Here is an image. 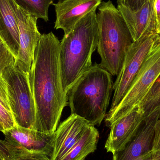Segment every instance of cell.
Wrapping results in <instances>:
<instances>
[{"label":"cell","mask_w":160,"mask_h":160,"mask_svg":"<svg viewBox=\"0 0 160 160\" xmlns=\"http://www.w3.org/2000/svg\"><path fill=\"white\" fill-rule=\"evenodd\" d=\"M156 32L157 33L160 35V19L157 25V29H156Z\"/></svg>","instance_id":"obj_28"},{"label":"cell","mask_w":160,"mask_h":160,"mask_svg":"<svg viewBox=\"0 0 160 160\" xmlns=\"http://www.w3.org/2000/svg\"><path fill=\"white\" fill-rule=\"evenodd\" d=\"M12 160H50V158L42 153L22 151Z\"/></svg>","instance_id":"obj_21"},{"label":"cell","mask_w":160,"mask_h":160,"mask_svg":"<svg viewBox=\"0 0 160 160\" xmlns=\"http://www.w3.org/2000/svg\"><path fill=\"white\" fill-rule=\"evenodd\" d=\"M15 57L0 39V76L8 67L14 65Z\"/></svg>","instance_id":"obj_19"},{"label":"cell","mask_w":160,"mask_h":160,"mask_svg":"<svg viewBox=\"0 0 160 160\" xmlns=\"http://www.w3.org/2000/svg\"><path fill=\"white\" fill-rule=\"evenodd\" d=\"M160 76V44L148 53L119 104L107 113L105 118L107 126L110 127L115 121L137 109Z\"/></svg>","instance_id":"obj_6"},{"label":"cell","mask_w":160,"mask_h":160,"mask_svg":"<svg viewBox=\"0 0 160 160\" xmlns=\"http://www.w3.org/2000/svg\"><path fill=\"white\" fill-rule=\"evenodd\" d=\"M112 76L95 63L67 92L71 114L78 116L93 126H99L106 117L113 89Z\"/></svg>","instance_id":"obj_3"},{"label":"cell","mask_w":160,"mask_h":160,"mask_svg":"<svg viewBox=\"0 0 160 160\" xmlns=\"http://www.w3.org/2000/svg\"><path fill=\"white\" fill-rule=\"evenodd\" d=\"M26 11L35 16L38 18L42 19L46 22L49 21L48 10L54 0H14Z\"/></svg>","instance_id":"obj_18"},{"label":"cell","mask_w":160,"mask_h":160,"mask_svg":"<svg viewBox=\"0 0 160 160\" xmlns=\"http://www.w3.org/2000/svg\"><path fill=\"white\" fill-rule=\"evenodd\" d=\"M160 106V76L149 92L141 101L138 109L146 118L156 112Z\"/></svg>","instance_id":"obj_17"},{"label":"cell","mask_w":160,"mask_h":160,"mask_svg":"<svg viewBox=\"0 0 160 160\" xmlns=\"http://www.w3.org/2000/svg\"><path fill=\"white\" fill-rule=\"evenodd\" d=\"M60 42L52 32L41 35L29 73L36 107L34 129L53 134L68 103L60 68Z\"/></svg>","instance_id":"obj_1"},{"label":"cell","mask_w":160,"mask_h":160,"mask_svg":"<svg viewBox=\"0 0 160 160\" xmlns=\"http://www.w3.org/2000/svg\"><path fill=\"white\" fill-rule=\"evenodd\" d=\"M160 44V35H147L131 45L119 74L113 84L114 95L109 112L113 111L126 95L148 53Z\"/></svg>","instance_id":"obj_7"},{"label":"cell","mask_w":160,"mask_h":160,"mask_svg":"<svg viewBox=\"0 0 160 160\" xmlns=\"http://www.w3.org/2000/svg\"><path fill=\"white\" fill-rule=\"evenodd\" d=\"M102 0H59L52 5L55 8L54 28L62 29L68 34L76 23L101 3Z\"/></svg>","instance_id":"obj_12"},{"label":"cell","mask_w":160,"mask_h":160,"mask_svg":"<svg viewBox=\"0 0 160 160\" xmlns=\"http://www.w3.org/2000/svg\"><path fill=\"white\" fill-rule=\"evenodd\" d=\"M0 123L4 131L10 129L17 126L12 112L0 103ZM3 131V132H4Z\"/></svg>","instance_id":"obj_20"},{"label":"cell","mask_w":160,"mask_h":160,"mask_svg":"<svg viewBox=\"0 0 160 160\" xmlns=\"http://www.w3.org/2000/svg\"><path fill=\"white\" fill-rule=\"evenodd\" d=\"M97 8L84 16L60 42V68L63 88L67 94L78 80L92 66L98 47Z\"/></svg>","instance_id":"obj_2"},{"label":"cell","mask_w":160,"mask_h":160,"mask_svg":"<svg viewBox=\"0 0 160 160\" xmlns=\"http://www.w3.org/2000/svg\"><path fill=\"white\" fill-rule=\"evenodd\" d=\"M145 117L138 109L118 118L110 126V132L105 144L108 152L122 150L135 136L143 123Z\"/></svg>","instance_id":"obj_10"},{"label":"cell","mask_w":160,"mask_h":160,"mask_svg":"<svg viewBox=\"0 0 160 160\" xmlns=\"http://www.w3.org/2000/svg\"><path fill=\"white\" fill-rule=\"evenodd\" d=\"M148 0H117L118 5L123 6L130 10H139Z\"/></svg>","instance_id":"obj_23"},{"label":"cell","mask_w":160,"mask_h":160,"mask_svg":"<svg viewBox=\"0 0 160 160\" xmlns=\"http://www.w3.org/2000/svg\"><path fill=\"white\" fill-rule=\"evenodd\" d=\"M0 103L11 112L8 98L6 85L2 76H0Z\"/></svg>","instance_id":"obj_24"},{"label":"cell","mask_w":160,"mask_h":160,"mask_svg":"<svg viewBox=\"0 0 160 160\" xmlns=\"http://www.w3.org/2000/svg\"><path fill=\"white\" fill-rule=\"evenodd\" d=\"M135 160H160V149L151 150Z\"/></svg>","instance_id":"obj_26"},{"label":"cell","mask_w":160,"mask_h":160,"mask_svg":"<svg viewBox=\"0 0 160 160\" xmlns=\"http://www.w3.org/2000/svg\"><path fill=\"white\" fill-rule=\"evenodd\" d=\"M155 11L157 18V25L160 19V0H155Z\"/></svg>","instance_id":"obj_27"},{"label":"cell","mask_w":160,"mask_h":160,"mask_svg":"<svg viewBox=\"0 0 160 160\" xmlns=\"http://www.w3.org/2000/svg\"><path fill=\"white\" fill-rule=\"evenodd\" d=\"M159 149H160V106L155 125V138L152 150H156Z\"/></svg>","instance_id":"obj_25"},{"label":"cell","mask_w":160,"mask_h":160,"mask_svg":"<svg viewBox=\"0 0 160 160\" xmlns=\"http://www.w3.org/2000/svg\"><path fill=\"white\" fill-rule=\"evenodd\" d=\"M16 13L19 32L20 47L14 65L30 73L35 52L41 36L37 26V17L23 9L16 3Z\"/></svg>","instance_id":"obj_8"},{"label":"cell","mask_w":160,"mask_h":160,"mask_svg":"<svg viewBox=\"0 0 160 160\" xmlns=\"http://www.w3.org/2000/svg\"><path fill=\"white\" fill-rule=\"evenodd\" d=\"M158 110L145 118L137 134L122 150L113 153L112 160H135L153 149Z\"/></svg>","instance_id":"obj_13"},{"label":"cell","mask_w":160,"mask_h":160,"mask_svg":"<svg viewBox=\"0 0 160 160\" xmlns=\"http://www.w3.org/2000/svg\"><path fill=\"white\" fill-rule=\"evenodd\" d=\"M155 2V0H148L136 11L118 5V9L127 23L133 42L147 35L157 32Z\"/></svg>","instance_id":"obj_14"},{"label":"cell","mask_w":160,"mask_h":160,"mask_svg":"<svg viewBox=\"0 0 160 160\" xmlns=\"http://www.w3.org/2000/svg\"><path fill=\"white\" fill-rule=\"evenodd\" d=\"M1 76L6 85L10 111L17 126L34 129L36 113L29 73L13 65Z\"/></svg>","instance_id":"obj_5"},{"label":"cell","mask_w":160,"mask_h":160,"mask_svg":"<svg viewBox=\"0 0 160 160\" xmlns=\"http://www.w3.org/2000/svg\"><path fill=\"white\" fill-rule=\"evenodd\" d=\"M90 123L71 114L53 133V150L50 160H62L76 144Z\"/></svg>","instance_id":"obj_11"},{"label":"cell","mask_w":160,"mask_h":160,"mask_svg":"<svg viewBox=\"0 0 160 160\" xmlns=\"http://www.w3.org/2000/svg\"><path fill=\"white\" fill-rule=\"evenodd\" d=\"M18 154L4 141L0 140V156L5 160H12L15 156Z\"/></svg>","instance_id":"obj_22"},{"label":"cell","mask_w":160,"mask_h":160,"mask_svg":"<svg viewBox=\"0 0 160 160\" xmlns=\"http://www.w3.org/2000/svg\"><path fill=\"white\" fill-rule=\"evenodd\" d=\"M99 138L98 129L90 124L78 141L62 160H84L97 149Z\"/></svg>","instance_id":"obj_16"},{"label":"cell","mask_w":160,"mask_h":160,"mask_svg":"<svg viewBox=\"0 0 160 160\" xmlns=\"http://www.w3.org/2000/svg\"><path fill=\"white\" fill-rule=\"evenodd\" d=\"M16 8L14 0H0V39L16 59L20 41Z\"/></svg>","instance_id":"obj_15"},{"label":"cell","mask_w":160,"mask_h":160,"mask_svg":"<svg viewBox=\"0 0 160 160\" xmlns=\"http://www.w3.org/2000/svg\"><path fill=\"white\" fill-rule=\"evenodd\" d=\"M4 141L18 153L22 151L42 153L51 158L53 150V134L18 126L3 132Z\"/></svg>","instance_id":"obj_9"},{"label":"cell","mask_w":160,"mask_h":160,"mask_svg":"<svg viewBox=\"0 0 160 160\" xmlns=\"http://www.w3.org/2000/svg\"><path fill=\"white\" fill-rule=\"evenodd\" d=\"M98 9L99 65L112 76H117L133 39L124 18L112 1L102 2Z\"/></svg>","instance_id":"obj_4"},{"label":"cell","mask_w":160,"mask_h":160,"mask_svg":"<svg viewBox=\"0 0 160 160\" xmlns=\"http://www.w3.org/2000/svg\"><path fill=\"white\" fill-rule=\"evenodd\" d=\"M0 131L2 132L4 131L3 128L2 126L1 123H0Z\"/></svg>","instance_id":"obj_29"},{"label":"cell","mask_w":160,"mask_h":160,"mask_svg":"<svg viewBox=\"0 0 160 160\" xmlns=\"http://www.w3.org/2000/svg\"><path fill=\"white\" fill-rule=\"evenodd\" d=\"M0 160H5V159H4L3 158H2V157L0 156Z\"/></svg>","instance_id":"obj_30"}]
</instances>
